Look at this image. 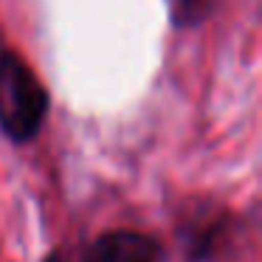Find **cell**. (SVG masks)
I'll use <instances>...</instances> for the list:
<instances>
[{"label": "cell", "mask_w": 262, "mask_h": 262, "mask_svg": "<svg viewBox=\"0 0 262 262\" xmlns=\"http://www.w3.org/2000/svg\"><path fill=\"white\" fill-rule=\"evenodd\" d=\"M169 20L175 29H194L214 9V0H166Z\"/></svg>", "instance_id": "obj_3"}, {"label": "cell", "mask_w": 262, "mask_h": 262, "mask_svg": "<svg viewBox=\"0 0 262 262\" xmlns=\"http://www.w3.org/2000/svg\"><path fill=\"white\" fill-rule=\"evenodd\" d=\"M166 248L158 237L133 228H110L85 245L76 262H164Z\"/></svg>", "instance_id": "obj_2"}, {"label": "cell", "mask_w": 262, "mask_h": 262, "mask_svg": "<svg viewBox=\"0 0 262 262\" xmlns=\"http://www.w3.org/2000/svg\"><path fill=\"white\" fill-rule=\"evenodd\" d=\"M42 262H71V256L65 254V251H51V254H48Z\"/></svg>", "instance_id": "obj_4"}, {"label": "cell", "mask_w": 262, "mask_h": 262, "mask_svg": "<svg viewBox=\"0 0 262 262\" xmlns=\"http://www.w3.org/2000/svg\"><path fill=\"white\" fill-rule=\"evenodd\" d=\"M51 110V96L29 62L12 48H0V133L12 144L40 136Z\"/></svg>", "instance_id": "obj_1"}]
</instances>
